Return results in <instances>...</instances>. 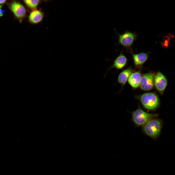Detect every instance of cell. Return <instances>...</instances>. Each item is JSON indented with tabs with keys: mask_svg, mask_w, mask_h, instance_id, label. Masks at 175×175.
<instances>
[{
	"mask_svg": "<svg viewBox=\"0 0 175 175\" xmlns=\"http://www.w3.org/2000/svg\"><path fill=\"white\" fill-rule=\"evenodd\" d=\"M163 124L161 119L153 118L142 126V130L147 135L155 139L159 136Z\"/></svg>",
	"mask_w": 175,
	"mask_h": 175,
	"instance_id": "obj_2",
	"label": "cell"
},
{
	"mask_svg": "<svg viewBox=\"0 0 175 175\" xmlns=\"http://www.w3.org/2000/svg\"><path fill=\"white\" fill-rule=\"evenodd\" d=\"M154 85V77L150 73L143 75L141 76L140 87L141 89L149 91L151 90Z\"/></svg>",
	"mask_w": 175,
	"mask_h": 175,
	"instance_id": "obj_6",
	"label": "cell"
},
{
	"mask_svg": "<svg viewBox=\"0 0 175 175\" xmlns=\"http://www.w3.org/2000/svg\"><path fill=\"white\" fill-rule=\"evenodd\" d=\"M6 4L15 19L21 23L26 17L27 14L26 9L23 4L16 0L8 1Z\"/></svg>",
	"mask_w": 175,
	"mask_h": 175,
	"instance_id": "obj_4",
	"label": "cell"
},
{
	"mask_svg": "<svg viewBox=\"0 0 175 175\" xmlns=\"http://www.w3.org/2000/svg\"><path fill=\"white\" fill-rule=\"evenodd\" d=\"M132 54L134 64L137 66L142 65L147 60L149 57L148 53L144 52L136 54L132 53Z\"/></svg>",
	"mask_w": 175,
	"mask_h": 175,
	"instance_id": "obj_11",
	"label": "cell"
},
{
	"mask_svg": "<svg viewBox=\"0 0 175 175\" xmlns=\"http://www.w3.org/2000/svg\"><path fill=\"white\" fill-rule=\"evenodd\" d=\"M44 16V13L41 10L36 9L32 11L28 17V21L32 24H35L41 22Z\"/></svg>",
	"mask_w": 175,
	"mask_h": 175,
	"instance_id": "obj_8",
	"label": "cell"
},
{
	"mask_svg": "<svg viewBox=\"0 0 175 175\" xmlns=\"http://www.w3.org/2000/svg\"><path fill=\"white\" fill-rule=\"evenodd\" d=\"M167 81L165 76L160 72L157 73L154 77V84L157 89L162 95L167 86Z\"/></svg>",
	"mask_w": 175,
	"mask_h": 175,
	"instance_id": "obj_7",
	"label": "cell"
},
{
	"mask_svg": "<svg viewBox=\"0 0 175 175\" xmlns=\"http://www.w3.org/2000/svg\"><path fill=\"white\" fill-rule=\"evenodd\" d=\"M141 75L140 71H138L132 73L128 79V82L134 88H138L140 85Z\"/></svg>",
	"mask_w": 175,
	"mask_h": 175,
	"instance_id": "obj_10",
	"label": "cell"
},
{
	"mask_svg": "<svg viewBox=\"0 0 175 175\" xmlns=\"http://www.w3.org/2000/svg\"><path fill=\"white\" fill-rule=\"evenodd\" d=\"M8 0H0V6L6 4Z\"/></svg>",
	"mask_w": 175,
	"mask_h": 175,
	"instance_id": "obj_15",
	"label": "cell"
},
{
	"mask_svg": "<svg viewBox=\"0 0 175 175\" xmlns=\"http://www.w3.org/2000/svg\"><path fill=\"white\" fill-rule=\"evenodd\" d=\"M131 73L132 71L129 68L124 70L118 76V82L122 86H123L125 84Z\"/></svg>",
	"mask_w": 175,
	"mask_h": 175,
	"instance_id": "obj_12",
	"label": "cell"
},
{
	"mask_svg": "<svg viewBox=\"0 0 175 175\" xmlns=\"http://www.w3.org/2000/svg\"><path fill=\"white\" fill-rule=\"evenodd\" d=\"M135 97L140 101L143 107L146 109L154 111L159 106V97L154 92L144 93Z\"/></svg>",
	"mask_w": 175,
	"mask_h": 175,
	"instance_id": "obj_1",
	"label": "cell"
},
{
	"mask_svg": "<svg viewBox=\"0 0 175 175\" xmlns=\"http://www.w3.org/2000/svg\"><path fill=\"white\" fill-rule=\"evenodd\" d=\"M127 60L126 57L122 53L114 60L113 64L108 69V70L113 68L121 69L123 68L126 64Z\"/></svg>",
	"mask_w": 175,
	"mask_h": 175,
	"instance_id": "obj_9",
	"label": "cell"
},
{
	"mask_svg": "<svg viewBox=\"0 0 175 175\" xmlns=\"http://www.w3.org/2000/svg\"><path fill=\"white\" fill-rule=\"evenodd\" d=\"M132 120L137 126H143L154 118L158 116L156 114L149 113L143 110L140 106L132 113Z\"/></svg>",
	"mask_w": 175,
	"mask_h": 175,
	"instance_id": "obj_3",
	"label": "cell"
},
{
	"mask_svg": "<svg viewBox=\"0 0 175 175\" xmlns=\"http://www.w3.org/2000/svg\"><path fill=\"white\" fill-rule=\"evenodd\" d=\"M23 2L28 8L31 10L37 9V8L40 2V0H24Z\"/></svg>",
	"mask_w": 175,
	"mask_h": 175,
	"instance_id": "obj_13",
	"label": "cell"
},
{
	"mask_svg": "<svg viewBox=\"0 0 175 175\" xmlns=\"http://www.w3.org/2000/svg\"><path fill=\"white\" fill-rule=\"evenodd\" d=\"M118 37V43L126 48L130 47L137 39L138 35L135 33L126 31L124 33L120 34L116 32Z\"/></svg>",
	"mask_w": 175,
	"mask_h": 175,
	"instance_id": "obj_5",
	"label": "cell"
},
{
	"mask_svg": "<svg viewBox=\"0 0 175 175\" xmlns=\"http://www.w3.org/2000/svg\"><path fill=\"white\" fill-rule=\"evenodd\" d=\"M3 6V5L0 6V17L2 16L5 12V10L2 8Z\"/></svg>",
	"mask_w": 175,
	"mask_h": 175,
	"instance_id": "obj_14",
	"label": "cell"
}]
</instances>
